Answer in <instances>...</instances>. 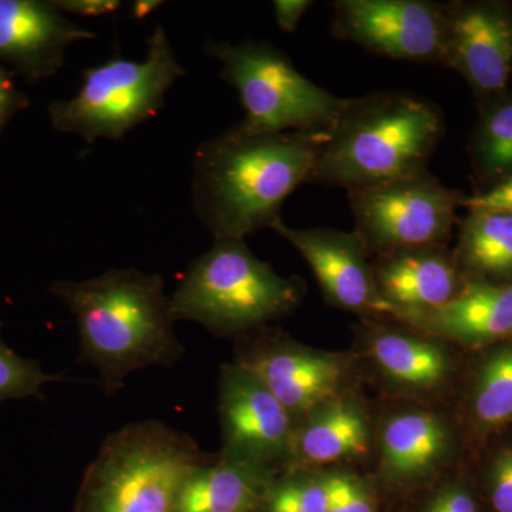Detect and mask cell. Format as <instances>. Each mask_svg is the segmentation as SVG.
Instances as JSON below:
<instances>
[{
	"instance_id": "obj_1",
	"label": "cell",
	"mask_w": 512,
	"mask_h": 512,
	"mask_svg": "<svg viewBox=\"0 0 512 512\" xmlns=\"http://www.w3.org/2000/svg\"><path fill=\"white\" fill-rule=\"evenodd\" d=\"M325 138L326 131L256 133L237 123L202 141L192 160L194 214L214 241L271 229L286 200L308 184Z\"/></svg>"
},
{
	"instance_id": "obj_2",
	"label": "cell",
	"mask_w": 512,
	"mask_h": 512,
	"mask_svg": "<svg viewBox=\"0 0 512 512\" xmlns=\"http://www.w3.org/2000/svg\"><path fill=\"white\" fill-rule=\"evenodd\" d=\"M49 292L69 309L79 332V362L100 373L113 396L131 373L171 367L184 348L174 332L163 276L110 269L86 281H57Z\"/></svg>"
},
{
	"instance_id": "obj_3",
	"label": "cell",
	"mask_w": 512,
	"mask_h": 512,
	"mask_svg": "<svg viewBox=\"0 0 512 512\" xmlns=\"http://www.w3.org/2000/svg\"><path fill=\"white\" fill-rule=\"evenodd\" d=\"M446 133L436 104L403 90L348 99L320 144L308 184L366 190L424 173Z\"/></svg>"
},
{
	"instance_id": "obj_4",
	"label": "cell",
	"mask_w": 512,
	"mask_h": 512,
	"mask_svg": "<svg viewBox=\"0 0 512 512\" xmlns=\"http://www.w3.org/2000/svg\"><path fill=\"white\" fill-rule=\"evenodd\" d=\"M207 463L183 431L157 420L127 424L87 467L76 512H174L188 478Z\"/></svg>"
},
{
	"instance_id": "obj_5",
	"label": "cell",
	"mask_w": 512,
	"mask_h": 512,
	"mask_svg": "<svg viewBox=\"0 0 512 512\" xmlns=\"http://www.w3.org/2000/svg\"><path fill=\"white\" fill-rule=\"evenodd\" d=\"M303 293L298 278L276 274L245 239H220L192 262L170 306L175 322L190 320L212 335L241 338L295 311Z\"/></svg>"
},
{
	"instance_id": "obj_6",
	"label": "cell",
	"mask_w": 512,
	"mask_h": 512,
	"mask_svg": "<svg viewBox=\"0 0 512 512\" xmlns=\"http://www.w3.org/2000/svg\"><path fill=\"white\" fill-rule=\"evenodd\" d=\"M146 43L143 60L113 57L84 70L79 92L47 106L53 130L92 146L100 138L119 141L157 117L167 93L187 72L160 23Z\"/></svg>"
},
{
	"instance_id": "obj_7",
	"label": "cell",
	"mask_w": 512,
	"mask_h": 512,
	"mask_svg": "<svg viewBox=\"0 0 512 512\" xmlns=\"http://www.w3.org/2000/svg\"><path fill=\"white\" fill-rule=\"evenodd\" d=\"M204 53L221 63L220 77L238 94L242 127L256 133L328 131L348 103L299 72L268 40H208Z\"/></svg>"
},
{
	"instance_id": "obj_8",
	"label": "cell",
	"mask_w": 512,
	"mask_h": 512,
	"mask_svg": "<svg viewBox=\"0 0 512 512\" xmlns=\"http://www.w3.org/2000/svg\"><path fill=\"white\" fill-rule=\"evenodd\" d=\"M463 198L429 171L348 192L355 231L376 258L446 247Z\"/></svg>"
},
{
	"instance_id": "obj_9",
	"label": "cell",
	"mask_w": 512,
	"mask_h": 512,
	"mask_svg": "<svg viewBox=\"0 0 512 512\" xmlns=\"http://www.w3.org/2000/svg\"><path fill=\"white\" fill-rule=\"evenodd\" d=\"M330 35L384 59L443 64L448 5L430 0H336Z\"/></svg>"
},
{
	"instance_id": "obj_10",
	"label": "cell",
	"mask_w": 512,
	"mask_h": 512,
	"mask_svg": "<svg viewBox=\"0 0 512 512\" xmlns=\"http://www.w3.org/2000/svg\"><path fill=\"white\" fill-rule=\"evenodd\" d=\"M241 338L235 363L261 380L296 423L342 396L350 372L348 356L308 348L266 328Z\"/></svg>"
},
{
	"instance_id": "obj_11",
	"label": "cell",
	"mask_w": 512,
	"mask_h": 512,
	"mask_svg": "<svg viewBox=\"0 0 512 512\" xmlns=\"http://www.w3.org/2000/svg\"><path fill=\"white\" fill-rule=\"evenodd\" d=\"M218 414L222 457L285 470L296 421L261 380L237 363L221 367Z\"/></svg>"
},
{
	"instance_id": "obj_12",
	"label": "cell",
	"mask_w": 512,
	"mask_h": 512,
	"mask_svg": "<svg viewBox=\"0 0 512 512\" xmlns=\"http://www.w3.org/2000/svg\"><path fill=\"white\" fill-rule=\"evenodd\" d=\"M271 229L311 266L330 306L365 316L387 315L369 262L372 255L355 229L292 228L282 218Z\"/></svg>"
},
{
	"instance_id": "obj_13",
	"label": "cell",
	"mask_w": 512,
	"mask_h": 512,
	"mask_svg": "<svg viewBox=\"0 0 512 512\" xmlns=\"http://www.w3.org/2000/svg\"><path fill=\"white\" fill-rule=\"evenodd\" d=\"M96 39L53 0H0V64L26 83L55 77L70 46Z\"/></svg>"
},
{
	"instance_id": "obj_14",
	"label": "cell",
	"mask_w": 512,
	"mask_h": 512,
	"mask_svg": "<svg viewBox=\"0 0 512 512\" xmlns=\"http://www.w3.org/2000/svg\"><path fill=\"white\" fill-rule=\"evenodd\" d=\"M443 66L457 70L483 96L505 92L512 76V12L503 3L448 5Z\"/></svg>"
},
{
	"instance_id": "obj_15",
	"label": "cell",
	"mask_w": 512,
	"mask_h": 512,
	"mask_svg": "<svg viewBox=\"0 0 512 512\" xmlns=\"http://www.w3.org/2000/svg\"><path fill=\"white\" fill-rule=\"evenodd\" d=\"M372 266L387 316L402 322L446 305L464 285L456 259L446 247L377 256Z\"/></svg>"
},
{
	"instance_id": "obj_16",
	"label": "cell",
	"mask_w": 512,
	"mask_h": 512,
	"mask_svg": "<svg viewBox=\"0 0 512 512\" xmlns=\"http://www.w3.org/2000/svg\"><path fill=\"white\" fill-rule=\"evenodd\" d=\"M431 338L451 340L467 348H484L512 339V284L464 281L446 305L407 320Z\"/></svg>"
},
{
	"instance_id": "obj_17",
	"label": "cell",
	"mask_w": 512,
	"mask_h": 512,
	"mask_svg": "<svg viewBox=\"0 0 512 512\" xmlns=\"http://www.w3.org/2000/svg\"><path fill=\"white\" fill-rule=\"evenodd\" d=\"M370 426L362 404L336 397L296 423L286 470H312L367 454Z\"/></svg>"
},
{
	"instance_id": "obj_18",
	"label": "cell",
	"mask_w": 512,
	"mask_h": 512,
	"mask_svg": "<svg viewBox=\"0 0 512 512\" xmlns=\"http://www.w3.org/2000/svg\"><path fill=\"white\" fill-rule=\"evenodd\" d=\"M453 451V434L439 414L407 410L384 421L380 466L396 484H413L439 471Z\"/></svg>"
},
{
	"instance_id": "obj_19",
	"label": "cell",
	"mask_w": 512,
	"mask_h": 512,
	"mask_svg": "<svg viewBox=\"0 0 512 512\" xmlns=\"http://www.w3.org/2000/svg\"><path fill=\"white\" fill-rule=\"evenodd\" d=\"M276 473L220 454L188 478L174 512H259Z\"/></svg>"
},
{
	"instance_id": "obj_20",
	"label": "cell",
	"mask_w": 512,
	"mask_h": 512,
	"mask_svg": "<svg viewBox=\"0 0 512 512\" xmlns=\"http://www.w3.org/2000/svg\"><path fill=\"white\" fill-rule=\"evenodd\" d=\"M367 348L383 376L410 392H434L451 375V359L444 346L424 333L375 329Z\"/></svg>"
},
{
	"instance_id": "obj_21",
	"label": "cell",
	"mask_w": 512,
	"mask_h": 512,
	"mask_svg": "<svg viewBox=\"0 0 512 512\" xmlns=\"http://www.w3.org/2000/svg\"><path fill=\"white\" fill-rule=\"evenodd\" d=\"M453 255L464 281L512 284V215L468 212Z\"/></svg>"
},
{
	"instance_id": "obj_22",
	"label": "cell",
	"mask_w": 512,
	"mask_h": 512,
	"mask_svg": "<svg viewBox=\"0 0 512 512\" xmlns=\"http://www.w3.org/2000/svg\"><path fill=\"white\" fill-rule=\"evenodd\" d=\"M477 429L494 431L512 423V342L488 353L478 367L470 400Z\"/></svg>"
},
{
	"instance_id": "obj_23",
	"label": "cell",
	"mask_w": 512,
	"mask_h": 512,
	"mask_svg": "<svg viewBox=\"0 0 512 512\" xmlns=\"http://www.w3.org/2000/svg\"><path fill=\"white\" fill-rule=\"evenodd\" d=\"M474 168L494 185L512 173V97H501L484 111L471 143Z\"/></svg>"
},
{
	"instance_id": "obj_24",
	"label": "cell",
	"mask_w": 512,
	"mask_h": 512,
	"mask_svg": "<svg viewBox=\"0 0 512 512\" xmlns=\"http://www.w3.org/2000/svg\"><path fill=\"white\" fill-rule=\"evenodd\" d=\"M330 481L328 476L311 470H286L269 487L259 512H328Z\"/></svg>"
},
{
	"instance_id": "obj_25",
	"label": "cell",
	"mask_w": 512,
	"mask_h": 512,
	"mask_svg": "<svg viewBox=\"0 0 512 512\" xmlns=\"http://www.w3.org/2000/svg\"><path fill=\"white\" fill-rule=\"evenodd\" d=\"M60 380L62 376L47 375L37 360L20 357L8 348L2 339L0 322V403L28 397L43 400L42 387Z\"/></svg>"
},
{
	"instance_id": "obj_26",
	"label": "cell",
	"mask_w": 512,
	"mask_h": 512,
	"mask_svg": "<svg viewBox=\"0 0 512 512\" xmlns=\"http://www.w3.org/2000/svg\"><path fill=\"white\" fill-rule=\"evenodd\" d=\"M328 512H376L375 497L369 485L348 473H330Z\"/></svg>"
},
{
	"instance_id": "obj_27",
	"label": "cell",
	"mask_w": 512,
	"mask_h": 512,
	"mask_svg": "<svg viewBox=\"0 0 512 512\" xmlns=\"http://www.w3.org/2000/svg\"><path fill=\"white\" fill-rule=\"evenodd\" d=\"M490 500L495 512H512V446L501 448L490 468Z\"/></svg>"
},
{
	"instance_id": "obj_28",
	"label": "cell",
	"mask_w": 512,
	"mask_h": 512,
	"mask_svg": "<svg viewBox=\"0 0 512 512\" xmlns=\"http://www.w3.org/2000/svg\"><path fill=\"white\" fill-rule=\"evenodd\" d=\"M461 207L468 212H497L512 215V173L488 190L464 197Z\"/></svg>"
},
{
	"instance_id": "obj_29",
	"label": "cell",
	"mask_w": 512,
	"mask_h": 512,
	"mask_svg": "<svg viewBox=\"0 0 512 512\" xmlns=\"http://www.w3.org/2000/svg\"><path fill=\"white\" fill-rule=\"evenodd\" d=\"M29 106V96L20 90L15 73L0 64V137L10 121Z\"/></svg>"
},
{
	"instance_id": "obj_30",
	"label": "cell",
	"mask_w": 512,
	"mask_h": 512,
	"mask_svg": "<svg viewBox=\"0 0 512 512\" xmlns=\"http://www.w3.org/2000/svg\"><path fill=\"white\" fill-rule=\"evenodd\" d=\"M421 512H480V508L466 485L453 483L437 491Z\"/></svg>"
},
{
	"instance_id": "obj_31",
	"label": "cell",
	"mask_w": 512,
	"mask_h": 512,
	"mask_svg": "<svg viewBox=\"0 0 512 512\" xmlns=\"http://www.w3.org/2000/svg\"><path fill=\"white\" fill-rule=\"evenodd\" d=\"M56 8L66 16L100 18L123 8L120 0H53Z\"/></svg>"
},
{
	"instance_id": "obj_32",
	"label": "cell",
	"mask_w": 512,
	"mask_h": 512,
	"mask_svg": "<svg viewBox=\"0 0 512 512\" xmlns=\"http://www.w3.org/2000/svg\"><path fill=\"white\" fill-rule=\"evenodd\" d=\"M312 5L311 0H275L272 8L276 25L284 33L296 32L303 15Z\"/></svg>"
},
{
	"instance_id": "obj_33",
	"label": "cell",
	"mask_w": 512,
	"mask_h": 512,
	"mask_svg": "<svg viewBox=\"0 0 512 512\" xmlns=\"http://www.w3.org/2000/svg\"><path fill=\"white\" fill-rule=\"evenodd\" d=\"M164 5L161 0H136L131 3L130 16L136 20H144Z\"/></svg>"
}]
</instances>
